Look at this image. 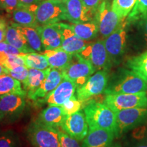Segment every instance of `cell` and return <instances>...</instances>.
<instances>
[{"label":"cell","mask_w":147,"mask_h":147,"mask_svg":"<svg viewBox=\"0 0 147 147\" xmlns=\"http://www.w3.org/2000/svg\"><path fill=\"white\" fill-rule=\"evenodd\" d=\"M147 91V84L130 69L121 68L109 78L106 95L116 93H138Z\"/></svg>","instance_id":"obj_1"},{"label":"cell","mask_w":147,"mask_h":147,"mask_svg":"<svg viewBox=\"0 0 147 147\" xmlns=\"http://www.w3.org/2000/svg\"><path fill=\"white\" fill-rule=\"evenodd\" d=\"M84 113L89 129H105L115 131L116 113L104 103L92 100L84 107Z\"/></svg>","instance_id":"obj_2"},{"label":"cell","mask_w":147,"mask_h":147,"mask_svg":"<svg viewBox=\"0 0 147 147\" xmlns=\"http://www.w3.org/2000/svg\"><path fill=\"white\" fill-rule=\"evenodd\" d=\"M116 138L140 126L147 121L146 108H133L116 112Z\"/></svg>","instance_id":"obj_3"},{"label":"cell","mask_w":147,"mask_h":147,"mask_svg":"<svg viewBox=\"0 0 147 147\" xmlns=\"http://www.w3.org/2000/svg\"><path fill=\"white\" fill-rule=\"evenodd\" d=\"M27 134L34 147H61L58 129L46 125L38 120L29 125Z\"/></svg>","instance_id":"obj_4"},{"label":"cell","mask_w":147,"mask_h":147,"mask_svg":"<svg viewBox=\"0 0 147 147\" xmlns=\"http://www.w3.org/2000/svg\"><path fill=\"white\" fill-rule=\"evenodd\" d=\"M61 71L64 78L72 80L78 88L87 81L95 70L87 60L79 54H74L69 63Z\"/></svg>","instance_id":"obj_5"},{"label":"cell","mask_w":147,"mask_h":147,"mask_svg":"<svg viewBox=\"0 0 147 147\" xmlns=\"http://www.w3.org/2000/svg\"><path fill=\"white\" fill-rule=\"evenodd\" d=\"M104 103L114 112L133 108H147L146 92L106 95Z\"/></svg>","instance_id":"obj_6"},{"label":"cell","mask_w":147,"mask_h":147,"mask_svg":"<svg viewBox=\"0 0 147 147\" xmlns=\"http://www.w3.org/2000/svg\"><path fill=\"white\" fill-rule=\"evenodd\" d=\"M128 23L125 20L113 34L104 40L108 54L113 64H119L126 51Z\"/></svg>","instance_id":"obj_7"},{"label":"cell","mask_w":147,"mask_h":147,"mask_svg":"<svg viewBox=\"0 0 147 147\" xmlns=\"http://www.w3.org/2000/svg\"><path fill=\"white\" fill-rule=\"evenodd\" d=\"M34 13L38 25L66 21L63 3L57 0H42L38 5Z\"/></svg>","instance_id":"obj_8"},{"label":"cell","mask_w":147,"mask_h":147,"mask_svg":"<svg viewBox=\"0 0 147 147\" xmlns=\"http://www.w3.org/2000/svg\"><path fill=\"white\" fill-rule=\"evenodd\" d=\"M95 19L98 25L99 33L106 38L117 30L126 18L119 17L113 11L109 0H105L97 9Z\"/></svg>","instance_id":"obj_9"},{"label":"cell","mask_w":147,"mask_h":147,"mask_svg":"<svg viewBox=\"0 0 147 147\" xmlns=\"http://www.w3.org/2000/svg\"><path fill=\"white\" fill-rule=\"evenodd\" d=\"M78 54L91 64L95 71H108L113 65L106 49L104 40L89 43Z\"/></svg>","instance_id":"obj_10"},{"label":"cell","mask_w":147,"mask_h":147,"mask_svg":"<svg viewBox=\"0 0 147 147\" xmlns=\"http://www.w3.org/2000/svg\"><path fill=\"white\" fill-rule=\"evenodd\" d=\"M109 75L107 70L97 71L81 87L76 89L78 100L86 101L104 93L107 87Z\"/></svg>","instance_id":"obj_11"},{"label":"cell","mask_w":147,"mask_h":147,"mask_svg":"<svg viewBox=\"0 0 147 147\" xmlns=\"http://www.w3.org/2000/svg\"><path fill=\"white\" fill-rule=\"evenodd\" d=\"M87 120L84 113L77 112L66 117L61 128L64 132L77 140H83L89 131Z\"/></svg>","instance_id":"obj_12"},{"label":"cell","mask_w":147,"mask_h":147,"mask_svg":"<svg viewBox=\"0 0 147 147\" xmlns=\"http://www.w3.org/2000/svg\"><path fill=\"white\" fill-rule=\"evenodd\" d=\"M76 89L77 87L74 82L64 78L56 89L40 102L39 105L47 104L49 106H61L66 101L74 96Z\"/></svg>","instance_id":"obj_13"},{"label":"cell","mask_w":147,"mask_h":147,"mask_svg":"<svg viewBox=\"0 0 147 147\" xmlns=\"http://www.w3.org/2000/svg\"><path fill=\"white\" fill-rule=\"evenodd\" d=\"M63 3L66 21L71 23H84L95 18V14L84 6L82 0H65Z\"/></svg>","instance_id":"obj_14"},{"label":"cell","mask_w":147,"mask_h":147,"mask_svg":"<svg viewBox=\"0 0 147 147\" xmlns=\"http://www.w3.org/2000/svg\"><path fill=\"white\" fill-rule=\"evenodd\" d=\"M63 79V75L61 70L51 67L49 74L40 85L39 89L28 99L33 101L36 105H39L40 102L53 90L56 89Z\"/></svg>","instance_id":"obj_15"},{"label":"cell","mask_w":147,"mask_h":147,"mask_svg":"<svg viewBox=\"0 0 147 147\" xmlns=\"http://www.w3.org/2000/svg\"><path fill=\"white\" fill-rule=\"evenodd\" d=\"M59 23L62 36V44L61 48L71 55L80 53L89 43L77 36L68 24Z\"/></svg>","instance_id":"obj_16"},{"label":"cell","mask_w":147,"mask_h":147,"mask_svg":"<svg viewBox=\"0 0 147 147\" xmlns=\"http://www.w3.org/2000/svg\"><path fill=\"white\" fill-rule=\"evenodd\" d=\"M36 28L41 37L42 45L45 50H53L61 48L62 36L59 23L38 25Z\"/></svg>","instance_id":"obj_17"},{"label":"cell","mask_w":147,"mask_h":147,"mask_svg":"<svg viewBox=\"0 0 147 147\" xmlns=\"http://www.w3.org/2000/svg\"><path fill=\"white\" fill-rule=\"evenodd\" d=\"M115 138L113 131L105 129H89L82 141V147H110Z\"/></svg>","instance_id":"obj_18"},{"label":"cell","mask_w":147,"mask_h":147,"mask_svg":"<svg viewBox=\"0 0 147 147\" xmlns=\"http://www.w3.org/2000/svg\"><path fill=\"white\" fill-rule=\"evenodd\" d=\"M26 95L9 94L0 97V110L3 115L16 116L23 112Z\"/></svg>","instance_id":"obj_19"},{"label":"cell","mask_w":147,"mask_h":147,"mask_svg":"<svg viewBox=\"0 0 147 147\" xmlns=\"http://www.w3.org/2000/svg\"><path fill=\"white\" fill-rule=\"evenodd\" d=\"M66 117L61 106H49L42 110L38 121L46 125L57 129L61 127Z\"/></svg>","instance_id":"obj_20"},{"label":"cell","mask_w":147,"mask_h":147,"mask_svg":"<svg viewBox=\"0 0 147 147\" xmlns=\"http://www.w3.org/2000/svg\"><path fill=\"white\" fill-rule=\"evenodd\" d=\"M5 41L12 47H15L22 53H29L34 52L29 47L24 35L14 23H11L8 25Z\"/></svg>","instance_id":"obj_21"},{"label":"cell","mask_w":147,"mask_h":147,"mask_svg":"<svg viewBox=\"0 0 147 147\" xmlns=\"http://www.w3.org/2000/svg\"><path fill=\"white\" fill-rule=\"evenodd\" d=\"M51 67L43 69L29 68V74L26 81L23 84V89L27 93V97H30L39 89L42 82L49 74Z\"/></svg>","instance_id":"obj_22"},{"label":"cell","mask_w":147,"mask_h":147,"mask_svg":"<svg viewBox=\"0 0 147 147\" xmlns=\"http://www.w3.org/2000/svg\"><path fill=\"white\" fill-rule=\"evenodd\" d=\"M42 55L47 58L51 67L61 70L69 63L72 55L67 53L61 48L53 49V50H45Z\"/></svg>","instance_id":"obj_23"},{"label":"cell","mask_w":147,"mask_h":147,"mask_svg":"<svg viewBox=\"0 0 147 147\" xmlns=\"http://www.w3.org/2000/svg\"><path fill=\"white\" fill-rule=\"evenodd\" d=\"M70 26L74 34L85 41L94 39L99 33L98 25L95 18L84 23H72Z\"/></svg>","instance_id":"obj_24"},{"label":"cell","mask_w":147,"mask_h":147,"mask_svg":"<svg viewBox=\"0 0 147 147\" xmlns=\"http://www.w3.org/2000/svg\"><path fill=\"white\" fill-rule=\"evenodd\" d=\"M14 93L27 95L21 82L8 74L0 76V97Z\"/></svg>","instance_id":"obj_25"},{"label":"cell","mask_w":147,"mask_h":147,"mask_svg":"<svg viewBox=\"0 0 147 147\" xmlns=\"http://www.w3.org/2000/svg\"><path fill=\"white\" fill-rule=\"evenodd\" d=\"M126 66L142 78L147 84V51L127 60Z\"/></svg>","instance_id":"obj_26"},{"label":"cell","mask_w":147,"mask_h":147,"mask_svg":"<svg viewBox=\"0 0 147 147\" xmlns=\"http://www.w3.org/2000/svg\"><path fill=\"white\" fill-rule=\"evenodd\" d=\"M18 29L24 35L29 47L34 52H41L43 49L41 37L36 27H23L16 24Z\"/></svg>","instance_id":"obj_27"},{"label":"cell","mask_w":147,"mask_h":147,"mask_svg":"<svg viewBox=\"0 0 147 147\" xmlns=\"http://www.w3.org/2000/svg\"><path fill=\"white\" fill-rule=\"evenodd\" d=\"M13 23L23 27H37V23L35 13L25 8H18L12 13Z\"/></svg>","instance_id":"obj_28"},{"label":"cell","mask_w":147,"mask_h":147,"mask_svg":"<svg viewBox=\"0 0 147 147\" xmlns=\"http://www.w3.org/2000/svg\"><path fill=\"white\" fill-rule=\"evenodd\" d=\"M25 65L28 68H34L38 69H46L50 67L49 62L42 54L32 52L24 53Z\"/></svg>","instance_id":"obj_29"},{"label":"cell","mask_w":147,"mask_h":147,"mask_svg":"<svg viewBox=\"0 0 147 147\" xmlns=\"http://www.w3.org/2000/svg\"><path fill=\"white\" fill-rule=\"evenodd\" d=\"M137 0H113L112 8L119 17L125 19L135 6Z\"/></svg>","instance_id":"obj_30"},{"label":"cell","mask_w":147,"mask_h":147,"mask_svg":"<svg viewBox=\"0 0 147 147\" xmlns=\"http://www.w3.org/2000/svg\"><path fill=\"white\" fill-rule=\"evenodd\" d=\"M145 16H147V0H137L135 6L125 21L128 25H130Z\"/></svg>","instance_id":"obj_31"},{"label":"cell","mask_w":147,"mask_h":147,"mask_svg":"<svg viewBox=\"0 0 147 147\" xmlns=\"http://www.w3.org/2000/svg\"><path fill=\"white\" fill-rule=\"evenodd\" d=\"M86 106H87V104L84 101L78 100L77 97L74 95L69 100L66 101L61 106V107L63 108L65 115L68 116L80 111L82 109H84Z\"/></svg>","instance_id":"obj_32"},{"label":"cell","mask_w":147,"mask_h":147,"mask_svg":"<svg viewBox=\"0 0 147 147\" xmlns=\"http://www.w3.org/2000/svg\"><path fill=\"white\" fill-rule=\"evenodd\" d=\"M136 28L138 40L142 47L147 49V16L131 23ZM131 25V24H130Z\"/></svg>","instance_id":"obj_33"},{"label":"cell","mask_w":147,"mask_h":147,"mask_svg":"<svg viewBox=\"0 0 147 147\" xmlns=\"http://www.w3.org/2000/svg\"><path fill=\"white\" fill-rule=\"evenodd\" d=\"M133 140L129 147H147V131L144 127L138 128L132 134Z\"/></svg>","instance_id":"obj_34"},{"label":"cell","mask_w":147,"mask_h":147,"mask_svg":"<svg viewBox=\"0 0 147 147\" xmlns=\"http://www.w3.org/2000/svg\"><path fill=\"white\" fill-rule=\"evenodd\" d=\"M8 74L23 84L28 77L29 68L25 65L17 66L12 69H8Z\"/></svg>","instance_id":"obj_35"},{"label":"cell","mask_w":147,"mask_h":147,"mask_svg":"<svg viewBox=\"0 0 147 147\" xmlns=\"http://www.w3.org/2000/svg\"><path fill=\"white\" fill-rule=\"evenodd\" d=\"M61 147H82L76 139L71 137L63 130L59 129Z\"/></svg>","instance_id":"obj_36"},{"label":"cell","mask_w":147,"mask_h":147,"mask_svg":"<svg viewBox=\"0 0 147 147\" xmlns=\"http://www.w3.org/2000/svg\"><path fill=\"white\" fill-rule=\"evenodd\" d=\"M19 6L18 0H0V8L7 13L12 14Z\"/></svg>","instance_id":"obj_37"},{"label":"cell","mask_w":147,"mask_h":147,"mask_svg":"<svg viewBox=\"0 0 147 147\" xmlns=\"http://www.w3.org/2000/svg\"><path fill=\"white\" fill-rule=\"evenodd\" d=\"M18 1L19 3L18 8H27L34 12L38 5L42 0H18Z\"/></svg>","instance_id":"obj_38"},{"label":"cell","mask_w":147,"mask_h":147,"mask_svg":"<svg viewBox=\"0 0 147 147\" xmlns=\"http://www.w3.org/2000/svg\"><path fill=\"white\" fill-rule=\"evenodd\" d=\"M0 147H16L14 138L9 134L0 136Z\"/></svg>","instance_id":"obj_39"},{"label":"cell","mask_w":147,"mask_h":147,"mask_svg":"<svg viewBox=\"0 0 147 147\" xmlns=\"http://www.w3.org/2000/svg\"><path fill=\"white\" fill-rule=\"evenodd\" d=\"M104 1L105 0H82L84 6L94 14H96L97 9Z\"/></svg>","instance_id":"obj_40"},{"label":"cell","mask_w":147,"mask_h":147,"mask_svg":"<svg viewBox=\"0 0 147 147\" xmlns=\"http://www.w3.org/2000/svg\"><path fill=\"white\" fill-rule=\"evenodd\" d=\"M8 24L5 18L0 16V42L5 41Z\"/></svg>","instance_id":"obj_41"},{"label":"cell","mask_w":147,"mask_h":147,"mask_svg":"<svg viewBox=\"0 0 147 147\" xmlns=\"http://www.w3.org/2000/svg\"><path fill=\"white\" fill-rule=\"evenodd\" d=\"M8 47V44L5 41L0 42V52L1 51H5Z\"/></svg>","instance_id":"obj_42"},{"label":"cell","mask_w":147,"mask_h":147,"mask_svg":"<svg viewBox=\"0 0 147 147\" xmlns=\"http://www.w3.org/2000/svg\"><path fill=\"white\" fill-rule=\"evenodd\" d=\"M4 74H8V69L0 63V76Z\"/></svg>","instance_id":"obj_43"},{"label":"cell","mask_w":147,"mask_h":147,"mask_svg":"<svg viewBox=\"0 0 147 147\" xmlns=\"http://www.w3.org/2000/svg\"><path fill=\"white\" fill-rule=\"evenodd\" d=\"M110 147H123V146L121 144V143L115 142V143H113V144H112Z\"/></svg>","instance_id":"obj_44"},{"label":"cell","mask_w":147,"mask_h":147,"mask_svg":"<svg viewBox=\"0 0 147 147\" xmlns=\"http://www.w3.org/2000/svg\"><path fill=\"white\" fill-rule=\"evenodd\" d=\"M3 117H4V116L3 115V114L1 113V110H0V120H1Z\"/></svg>","instance_id":"obj_45"},{"label":"cell","mask_w":147,"mask_h":147,"mask_svg":"<svg viewBox=\"0 0 147 147\" xmlns=\"http://www.w3.org/2000/svg\"><path fill=\"white\" fill-rule=\"evenodd\" d=\"M57 1H60V2H64V1H65V0H57Z\"/></svg>","instance_id":"obj_46"}]
</instances>
